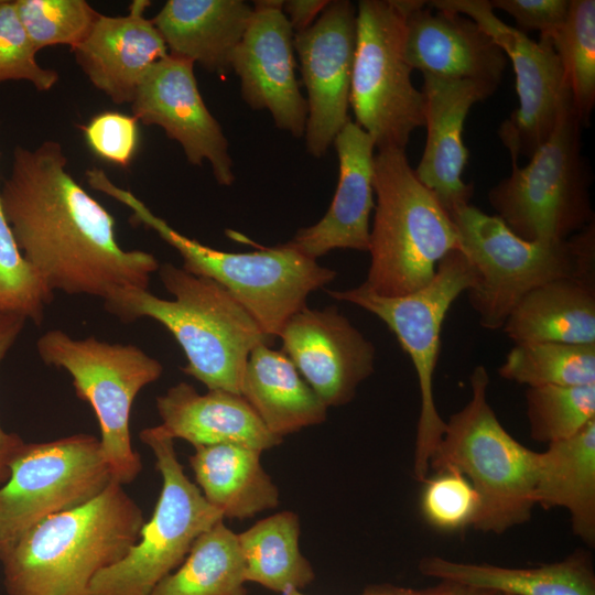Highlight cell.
<instances>
[{"mask_svg": "<svg viewBox=\"0 0 595 595\" xmlns=\"http://www.w3.org/2000/svg\"><path fill=\"white\" fill-rule=\"evenodd\" d=\"M66 165L56 141L13 151L0 203L24 258L53 292L106 300L119 289L148 290L156 258L119 246L113 217Z\"/></svg>", "mask_w": 595, "mask_h": 595, "instance_id": "cell-1", "label": "cell"}, {"mask_svg": "<svg viewBox=\"0 0 595 595\" xmlns=\"http://www.w3.org/2000/svg\"><path fill=\"white\" fill-rule=\"evenodd\" d=\"M160 280L172 300L147 289L126 288L110 294L106 310L130 323L150 317L161 323L182 347V370L208 390L240 394L250 353L271 344L257 321L221 284L171 263L160 266Z\"/></svg>", "mask_w": 595, "mask_h": 595, "instance_id": "cell-2", "label": "cell"}, {"mask_svg": "<svg viewBox=\"0 0 595 595\" xmlns=\"http://www.w3.org/2000/svg\"><path fill=\"white\" fill-rule=\"evenodd\" d=\"M144 518L122 485L36 523L0 554L9 595H88L95 576L138 541Z\"/></svg>", "mask_w": 595, "mask_h": 595, "instance_id": "cell-3", "label": "cell"}, {"mask_svg": "<svg viewBox=\"0 0 595 595\" xmlns=\"http://www.w3.org/2000/svg\"><path fill=\"white\" fill-rule=\"evenodd\" d=\"M86 178L91 188L129 207L133 219L175 248L183 258V269L227 289L273 339L306 305L309 294L336 277L334 270L320 266L289 242L269 248L256 245L258 250L250 252L213 249L173 229L131 192L113 184L102 170H89Z\"/></svg>", "mask_w": 595, "mask_h": 595, "instance_id": "cell-4", "label": "cell"}, {"mask_svg": "<svg viewBox=\"0 0 595 595\" xmlns=\"http://www.w3.org/2000/svg\"><path fill=\"white\" fill-rule=\"evenodd\" d=\"M370 266L364 282L381 296H402L426 285L437 264L458 249L454 224L416 177L405 150H378L374 160Z\"/></svg>", "mask_w": 595, "mask_h": 595, "instance_id": "cell-5", "label": "cell"}, {"mask_svg": "<svg viewBox=\"0 0 595 595\" xmlns=\"http://www.w3.org/2000/svg\"><path fill=\"white\" fill-rule=\"evenodd\" d=\"M458 249L472 263L477 282L468 291L472 307L487 329H500L532 290L566 278H595L594 221L559 242L528 241L497 216L466 204L448 214Z\"/></svg>", "mask_w": 595, "mask_h": 595, "instance_id": "cell-6", "label": "cell"}, {"mask_svg": "<svg viewBox=\"0 0 595 595\" xmlns=\"http://www.w3.org/2000/svg\"><path fill=\"white\" fill-rule=\"evenodd\" d=\"M489 375L478 365L470 375L472 398L451 415L429 467L464 475L479 497L476 530L500 534L530 520L537 452L516 441L491 409Z\"/></svg>", "mask_w": 595, "mask_h": 595, "instance_id": "cell-7", "label": "cell"}, {"mask_svg": "<svg viewBox=\"0 0 595 595\" xmlns=\"http://www.w3.org/2000/svg\"><path fill=\"white\" fill-rule=\"evenodd\" d=\"M582 123L569 99L550 138L488 193L497 216L518 237L552 244L594 221Z\"/></svg>", "mask_w": 595, "mask_h": 595, "instance_id": "cell-8", "label": "cell"}, {"mask_svg": "<svg viewBox=\"0 0 595 595\" xmlns=\"http://www.w3.org/2000/svg\"><path fill=\"white\" fill-rule=\"evenodd\" d=\"M418 2L361 0L356 8L350 106L378 150H405L424 126V94L412 84L404 55L407 17Z\"/></svg>", "mask_w": 595, "mask_h": 595, "instance_id": "cell-9", "label": "cell"}, {"mask_svg": "<svg viewBox=\"0 0 595 595\" xmlns=\"http://www.w3.org/2000/svg\"><path fill=\"white\" fill-rule=\"evenodd\" d=\"M36 349L46 365L71 375L77 397L93 408L112 480L120 485L134 480L142 465L131 444V407L138 393L161 377V363L134 345L94 336L77 339L61 329L43 334Z\"/></svg>", "mask_w": 595, "mask_h": 595, "instance_id": "cell-10", "label": "cell"}, {"mask_svg": "<svg viewBox=\"0 0 595 595\" xmlns=\"http://www.w3.org/2000/svg\"><path fill=\"white\" fill-rule=\"evenodd\" d=\"M477 282L475 270L459 250L448 252L432 280L402 296H381L365 283L345 291H329L336 300L353 303L378 316L392 331L415 369L421 398L416 426L413 474L424 482L429 463L446 423L435 405L433 377L441 346V331L452 303Z\"/></svg>", "mask_w": 595, "mask_h": 595, "instance_id": "cell-11", "label": "cell"}, {"mask_svg": "<svg viewBox=\"0 0 595 595\" xmlns=\"http://www.w3.org/2000/svg\"><path fill=\"white\" fill-rule=\"evenodd\" d=\"M140 439L155 457L162 489L138 541L95 576L88 595H152L184 561L195 540L224 519L184 473L173 439L158 425L143 429Z\"/></svg>", "mask_w": 595, "mask_h": 595, "instance_id": "cell-12", "label": "cell"}, {"mask_svg": "<svg viewBox=\"0 0 595 595\" xmlns=\"http://www.w3.org/2000/svg\"><path fill=\"white\" fill-rule=\"evenodd\" d=\"M111 482L93 435L24 443L0 486V554L36 523L88 502Z\"/></svg>", "mask_w": 595, "mask_h": 595, "instance_id": "cell-13", "label": "cell"}, {"mask_svg": "<svg viewBox=\"0 0 595 595\" xmlns=\"http://www.w3.org/2000/svg\"><path fill=\"white\" fill-rule=\"evenodd\" d=\"M428 6L466 15L480 25L510 58L519 106L504 120L498 137L511 162L529 159L550 138L569 99L560 58L548 35L539 41L502 22L488 0H433Z\"/></svg>", "mask_w": 595, "mask_h": 595, "instance_id": "cell-14", "label": "cell"}, {"mask_svg": "<svg viewBox=\"0 0 595 595\" xmlns=\"http://www.w3.org/2000/svg\"><path fill=\"white\" fill-rule=\"evenodd\" d=\"M293 45L307 91L306 151L321 158L350 120L356 7L348 0L328 1L312 25L294 33Z\"/></svg>", "mask_w": 595, "mask_h": 595, "instance_id": "cell-15", "label": "cell"}, {"mask_svg": "<svg viewBox=\"0 0 595 595\" xmlns=\"http://www.w3.org/2000/svg\"><path fill=\"white\" fill-rule=\"evenodd\" d=\"M131 109L138 121L162 128L178 142L190 164L201 166L207 161L218 184L234 183L228 141L202 98L192 61L167 54L152 65Z\"/></svg>", "mask_w": 595, "mask_h": 595, "instance_id": "cell-16", "label": "cell"}, {"mask_svg": "<svg viewBox=\"0 0 595 595\" xmlns=\"http://www.w3.org/2000/svg\"><path fill=\"white\" fill-rule=\"evenodd\" d=\"M283 1H255L231 68L240 93L253 110H267L277 128L294 138L304 136L307 102L295 77L294 31L282 10Z\"/></svg>", "mask_w": 595, "mask_h": 595, "instance_id": "cell-17", "label": "cell"}, {"mask_svg": "<svg viewBox=\"0 0 595 595\" xmlns=\"http://www.w3.org/2000/svg\"><path fill=\"white\" fill-rule=\"evenodd\" d=\"M278 337L282 351L327 408L349 402L374 371L372 343L335 306L305 305L285 322Z\"/></svg>", "mask_w": 595, "mask_h": 595, "instance_id": "cell-18", "label": "cell"}, {"mask_svg": "<svg viewBox=\"0 0 595 595\" xmlns=\"http://www.w3.org/2000/svg\"><path fill=\"white\" fill-rule=\"evenodd\" d=\"M495 90L483 83L423 74L426 142L414 173L447 214L469 204L473 194V185L462 177L468 161L462 138L465 119L473 105Z\"/></svg>", "mask_w": 595, "mask_h": 595, "instance_id": "cell-19", "label": "cell"}, {"mask_svg": "<svg viewBox=\"0 0 595 595\" xmlns=\"http://www.w3.org/2000/svg\"><path fill=\"white\" fill-rule=\"evenodd\" d=\"M404 55L412 69L494 88L507 57L491 36L470 18L419 0L405 22Z\"/></svg>", "mask_w": 595, "mask_h": 595, "instance_id": "cell-20", "label": "cell"}, {"mask_svg": "<svg viewBox=\"0 0 595 595\" xmlns=\"http://www.w3.org/2000/svg\"><path fill=\"white\" fill-rule=\"evenodd\" d=\"M333 144L338 156V183L325 215L300 229L288 241L316 260L333 249L368 251L374 201L375 143L355 121L348 120Z\"/></svg>", "mask_w": 595, "mask_h": 595, "instance_id": "cell-21", "label": "cell"}, {"mask_svg": "<svg viewBox=\"0 0 595 595\" xmlns=\"http://www.w3.org/2000/svg\"><path fill=\"white\" fill-rule=\"evenodd\" d=\"M148 0H133L126 15L99 13L75 48L76 62L90 83L115 104H131L148 71L169 54L151 19Z\"/></svg>", "mask_w": 595, "mask_h": 595, "instance_id": "cell-22", "label": "cell"}, {"mask_svg": "<svg viewBox=\"0 0 595 595\" xmlns=\"http://www.w3.org/2000/svg\"><path fill=\"white\" fill-rule=\"evenodd\" d=\"M156 409L158 426L194 447L234 444L262 453L282 441L267 430L241 394L225 390L201 394L193 386L178 382L156 398Z\"/></svg>", "mask_w": 595, "mask_h": 595, "instance_id": "cell-23", "label": "cell"}, {"mask_svg": "<svg viewBox=\"0 0 595 595\" xmlns=\"http://www.w3.org/2000/svg\"><path fill=\"white\" fill-rule=\"evenodd\" d=\"M251 14L242 0H169L151 20L169 54L226 76Z\"/></svg>", "mask_w": 595, "mask_h": 595, "instance_id": "cell-24", "label": "cell"}, {"mask_svg": "<svg viewBox=\"0 0 595 595\" xmlns=\"http://www.w3.org/2000/svg\"><path fill=\"white\" fill-rule=\"evenodd\" d=\"M240 394L267 430L281 439L326 420L327 407L291 359L268 344L250 353Z\"/></svg>", "mask_w": 595, "mask_h": 595, "instance_id": "cell-25", "label": "cell"}, {"mask_svg": "<svg viewBox=\"0 0 595 595\" xmlns=\"http://www.w3.org/2000/svg\"><path fill=\"white\" fill-rule=\"evenodd\" d=\"M533 500L569 511L572 530L595 543V419L574 435L537 452Z\"/></svg>", "mask_w": 595, "mask_h": 595, "instance_id": "cell-26", "label": "cell"}, {"mask_svg": "<svg viewBox=\"0 0 595 595\" xmlns=\"http://www.w3.org/2000/svg\"><path fill=\"white\" fill-rule=\"evenodd\" d=\"M501 329L516 344H595V278L566 277L536 288Z\"/></svg>", "mask_w": 595, "mask_h": 595, "instance_id": "cell-27", "label": "cell"}, {"mask_svg": "<svg viewBox=\"0 0 595 595\" xmlns=\"http://www.w3.org/2000/svg\"><path fill=\"white\" fill-rule=\"evenodd\" d=\"M261 452L217 444L195 447L190 464L205 499L223 518L244 520L279 504V489L260 462Z\"/></svg>", "mask_w": 595, "mask_h": 595, "instance_id": "cell-28", "label": "cell"}, {"mask_svg": "<svg viewBox=\"0 0 595 595\" xmlns=\"http://www.w3.org/2000/svg\"><path fill=\"white\" fill-rule=\"evenodd\" d=\"M421 574L508 595H595V573L588 554L577 551L560 562L517 569L488 563L426 556Z\"/></svg>", "mask_w": 595, "mask_h": 595, "instance_id": "cell-29", "label": "cell"}, {"mask_svg": "<svg viewBox=\"0 0 595 595\" xmlns=\"http://www.w3.org/2000/svg\"><path fill=\"white\" fill-rule=\"evenodd\" d=\"M237 538L247 582L285 594L313 581L314 571L300 550V520L293 511L267 517Z\"/></svg>", "mask_w": 595, "mask_h": 595, "instance_id": "cell-30", "label": "cell"}, {"mask_svg": "<svg viewBox=\"0 0 595 595\" xmlns=\"http://www.w3.org/2000/svg\"><path fill=\"white\" fill-rule=\"evenodd\" d=\"M237 534L223 520L203 532L152 595H247Z\"/></svg>", "mask_w": 595, "mask_h": 595, "instance_id": "cell-31", "label": "cell"}, {"mask_svg": "<svg viewBox=\"0 0 595 595\" xmlns=\"http://www.w3.org/2000/svg\"><path fill=\"white\" fill-rule=\"evenodd\" d=\"M498 372L501 378L528 387L593 385L595 344L518 343Z\"/></svg>", "mask_w": 595, "mask_h": 595, "instance_id": "cell-32", "label": "cell"}, {"mask_svg": "<svg viewBox=\"0 0 595 595\" xmlns=\"http://www.w3.org/2000/svg\"><path fill=\"white\" fill-rule=\"evenodd\" d=\"M550 37L573 108L585 127L595 105V1L570 0L565 22Z\"/></svg>", "mask_w": 595, "mask_h": 595, "instance_id": "cell-33", "label": "cell"}, {"mask_svg": "<svg viewBox=\"0 0 595 595\" xmlns=\"http://www.w3.org/2000/svg\"><path fill=\"white\" fill-rule=\"evenodd\" d=\"M526 401L530 435L537 442L567 439L595 419V383L528 387Z\"/></svg>", "mask_w": 595, "mask_h": 595, "instance_id": "cell-34", "label": "cell"}, {"mask_svg": "<svg viewBox=\"0 0 595 595\" xmlns=\"http://www.w3.org/2000/svg\"><path fill=\"white\" fill-rule=\"evenodd\" d=\"M14 4L36 52L53 45L75 50L99 15L85 0H14Z\"/></svg>", "mask_w": 595, "mask_h": 595, "instance_id": "cell-35", "label": "cell"}, {"mask_svg": "<svg viewBox=\"0 0 595 595\" xmlns=\"http://www.w3.org/2000/svg\"><path fill=\"white\" fill-rule=\"evenodd\" d=\"M53 291L21 252L0 203V314L41 324Z\"/></svg>", "mask_w": 595, "mask_h": 595, "instance_id": "cell-36", "label": "cell"}, {"mask_svg": "<svg viewBox=\"0 0 595 595\" xmlns=\"http://www.w3.org/2000/svg\"><path fill=\"white\" fill-rule=\"evenodd\" d=\"M36 51L19 18L14 0H0V84L26 80L39 91H47L58 74L42 67Z\"/></svg>", "mask_w": 595, "mask_h": 595, "instance_id": "cell-37", "label": "cell"}, {"mask_svg": "<svg viewBox=\"0 0 595 595\" xmlns=\"http://www.w3.org/2000/svg\"><path fill=\"white\" fill-rule=\"evenodd\" d=\"M423 484L421 509L430 524L442 530L473 524L479 497L464 475L454 470L439 472Z\"/></svg>", "mask_w": 595, "mask_h": 595, "instance_id": "cell-38", "label": "cell"}, {"mask_svg": "<svg viewBox=\"0 0 595 595\" xmlns=\"http://www.w3.org/2000/svg\"><path fill=\"white\" fill-rule=\"evenodd\" d=\"M95 154L120 166H128L139 139L138 119L117 111H104L80 127Z\"/></svg>", "mask_w": 595, "mask_h": 595, "instance_id": "cell-39", "label": "cell"}, {"mask_svg": "<svg viewBox=\"0 0 595 595\" xmlns=\"http://www.w3.org/2000/svg\"><path fill=\"white\" fill-rule=\"evenodd\" d=\"M493 9L507 12L517 23V30L539 31L551 36L566 20L570 0H491Z\"/></svg>", "mask_w": 595, "mask_h": 595, "instance_id": "cell-40", "label": "cell"}, {"mask_svg": "<svg viewBox=\"0 0 595 595\" xmlns=\"http://www.w3.org/2000/svg\"><path fill=\"white\" fill-rule=\"evenodd\" d=\"M25 318L17 314H0V363L20 335ZM24 444L15 433L6 432L0 425V486L10 475V463Z\"/></svg>", "mask_w": 595, "mask_h": 595, "instance_id": "cell-41", "label": "cell"}, {"mask_svg": "<svg viewBox=\"0 0 595 595\" xmlns=\"http://www.w3.org/2000/svg\"><path fill=\"white\" fill-rule=\"evenodd\" d=\"M361 595H502L501 593L469 586L466 584L440 581L439 584L424 588L400 587L390 584L370 586Z\"/></svg>", "mask_w": 595, "mask_h": 595, "instance_id": "cell-42", "label": "cell"}, {"mask_svg": "<svg viewBox=\"0 0 595 595\" xmlns=\"http://www.w3.org/2000/svg\"><path fill=\"white\" fill-rule=\"evenodd\" d=\"M327 3L326 0H289L283 1L282 10L295 33L312 25Z\"/></svg>", "mask_w": 595, "mask_h": 595, "instance_id": "cell-43", "label": "cell"}, {"mask_svg": "<svg viewBox=\"0 0 595 595\" xmlns=\"http://www.w3.org/2000/svg\"><path fill=\"white\" fill-rule=\"evenodd\" d=\"M284 595H304V594L300 593L298 589H293V591H290V592L285 593Z\"/></svg>", "mask_w": 595, "mask_h": 595, "instance_id": "cell-44", "label": "cell"}, {"mask_svg": "<svg viewBox=\"0 0 595 595\" xmlns=\"http://www.w3.org/2000/svg\"><path fill=\"white\" fill-rule=\"evenodd\" d=\"M502 595H508V594H502Z\"/></svg>", "mask_w": 595, "mask_h": 595, "instance_id": "cell-45", "label": "cell"}]
</instances>
